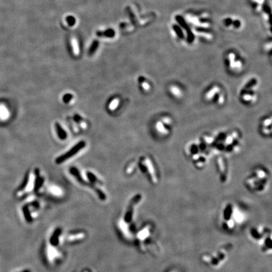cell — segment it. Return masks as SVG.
<instances>
[{"instance_id":"1","label":"cell","mask_w":272,"mask_h":272,"mask_svg":"<svg viewBox=\"0 0 272 272\" xmlns=\"http://www.w3.org/2000/svg\"><path fill=\"white\" fill-rule=\"evenodd\" d=\"M173 120L169 116H163L156 121L154 125L156 132L161 136H167L169 134V129L172 127Z\"/></svg>"},{"instance_id":"2","label":"cell","mask_w":272,"mask_h":272,"mask_svg":"<svg viewBox=\"0 0 272 272\" xmlns=\"http://www.w3.org/2000/svg\"><path fill=\"white\" fill-rule=\"evenodd\" d=\"M256 85V80H251L242 89L241 94V100L248 104H253L257 100L256 94L254 92V90L251 91V88Z\"/></svg>"},{"instance_id":"3","label":"cell","mask_w":272,"mask_h":272,"mask_svg":"<svg viewBox=\"0 0 272 272\" xmlns=\"http://www.w3.org/2000/svg\"><path fill=\"white\" fill-rule=\"evenodd\" d=\"M140 167L143 172L145 173L150 178L152 183L157 182V176L154 165L150 159L147 157H143L140 159Z\"/></svg>"},{"instance_id":"4","label":"cell","mask_w":272,"mask_h":272,"mask_svg":"<svg viewBox=\"0 0 272 272\" xmlns=\"http://www.w3.org/2000/svg\"><path fill=\"white\" fill-rule=\"evenodd\" d=\"M205 100L210 101L213 100L214 98H216V103L221 105L225 102V96L222 93H220V89L219 86L215 85L208 89L205 93Z\"/></svg>"},{"instance_id":"5","label":"cell","mask_w":272,"mask_h":272,"mask_svg":"<svg viewBox=\"0 0 272 272\" xmlns=\"http://www.w3.org/2000/svg\"><path fill=\"white\" fill-rule=\"evenodd\" d=\"M85 146H86V143H85L84 140L80 141L76 145L72 147L70 150L68 151V152L64 153V154H62L57 158L55 160V163L57 164H62L66 162L67 160L72 157L73 156L78 154L79 151L82 150L84 148Z\"/></svg>"},{"instance_id":"6","label":"cell","mask_w":272,"mask_h":272,"mask_svg":"<svg viewBox=\"0 0 272 272\" xmlns=\"http://www.w3.org/2000/svg\"><path fill=\"white\" fill-rule=\"evenodd\" d=\"M271 117L264 118L261 123V132L263 135H270L271 132Z\"/></svg>"},{"instance_id":"7","label":"cell","mask_w":272,"mask_h":272,"mask_svg":"<svg viewBox=\"0 0 272 272\" xmlns=\"http://www.w3.org/2000/svg\"><path fill=\"white\" fill-rule=\"evenodd\" d=\"M169 92L173 98L180 99L183 97V90L177 85H171L169 88Z\"/></svg>"},{"instance_id":"8","label":"cell","mask_w":272,"mask_h":272,"mask_svg":"<svg viewBox=\"0 0 272 272\" xmlns=\"http://www.w3.org/2000/svg\"><path fill=\"white\" fill-rule=\"evenodd\" d=\"M55 127L57 130V132H58V134L59 135V137L61 139H65L67 137V134L65 132V130L62 128L61 125L58 123H56Z\"/></svg>"},{"instance_id":"9","label":"cell","mask_w":272,"mask_h":272,"mask_svg":"<svg viewBox=\"0 0 272 272\" xmlns=\"http://www.w3.org/2000/svg\"><path fill=\"white\" fill-rule=\"evenodd\" d=\"M139 83H140L141 88L143 89L144 92H147V91H149L150 89L151 86H150L149 83L147 82V80H146V79H144V78H143V77L140 78Z\"/></svg>"},{"instance_id":"10","label":"cell","mask_w":272,"mask_h":272,"mask_svg":"<svg viewBox=\"0 0 272 272\" xmlns=\"http://www.w3.org/2000/svg\"><path fill=\"white\" fill-rule=\"evenodd\" d=\"M0 117L2 119H7L8 117V112L3 106H0Z\"/></svg>"},{"instance_id":"11","label":"cell","mask_w":272,"mask_h":272,"mask_svg":"<svg viewBox=\"0 0 272 272\" xmlns=\"http://www.w3.org/2000/svg\"><path fill=\"white\" fill-rule=\"evenodd\" d=\"M118 99L114 98V99L110 101V103H109V109L111 110H113L114 109H115L117 107V106H118Z\"/></svg>"},{"instance_id":"12","label":"cell","mask_w":272,"mask_h":272,"mask_svg":"<svg viewBox=\"0 0 272 272\" xmlns=\"http://www.w3.org/2000/svg\"><path fill=\"white\" fill-rule=\"evenodd\" d=\"M231 207L230 205L226 208L224 213V216L225 219H229L230 218V216L231 215Z\"/></svg>"},{"instance_id":"13","label":"cell","mask_w":272,"mask_h":272,"mask_svg":"<svg viewBox=\"0 0 272 272\" xmlns=\"http://www.w3.org/2000/svg\"><path fill=\"white\" fill-rule=\"evenodd\" d=\"M72 99H73V96L71 94L65 95L63 97V100L66 103H69V102H71L72 100Z\"/></svg>"}]
</instances>
